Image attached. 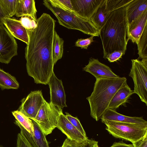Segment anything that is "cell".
Instances as JSON below:
<instances>
[{
	"label": "cell",
	"instance_id": "obj_4",
	"mask_svg": "<svg viewBox=\"0 0 147 147\" xmlns=\"http://www.w3.org/2000/svg\"><path fill=\"white\" fill-rule=\"evenodd\" d=\"M43 4L55 16L60 25L69 29L79 30L88 35L99 36L100 30L90 20L80 17L73 11L56 6L49 0H44Z\"/></svg>",
	"mask_w": 147,
	"mask_h": 147
},
{
	"label": "cell",
	"instance_id": "obj_16",
	"mask_svg": "<svg viewBox=\"0 0 147 147\" xmlns=\"http://www.w3.org/2000/svg\"><path fill=\"white\" fill-rule=\"evenodd\" d=\"M100 119L101 121L106 120L147 126V121L142 117L128 116L120 114L115 110L109 109L105 111Z\"/></svg>",
	"mask_w": 147,
	"mask_h": 147
},
{
	"label": "cell",
	"instance_id": "obj_2",
	"mask_svg": "<svg viewBox=\"0 0 147 147\" xmlns=\"http://www.w3.org/2000/svg\"><path fill=\"white\" fill-rule=\"evenodd\" d=\"M125 6L110 12L104 24L100 30L103 58L115 51L125 54L128 42L127 22Z\"/></svg>",
	"mask_w": 147,
	"mask_h": 147
},
{
	"label": "cell",
	"instance_id": "obj_37",
	"mask_svg": "<svg viewBox=\"0 0 147 147\" xmlns=\"http://www.w3.org/2000/svg\"><path fill=\"white\" fill-rule=\"evenodd\" d=\"M6 18L8 17L0 3V26L4 25V20Z\"/></svg>",
	"mask_w": 147,
	"mask_h": 147
},
{
	"label": "cell",
	"instance_id": "obj_34",
	"mask_svg": "<svg viewBox=\"0 0 147 147\" xmlns=\"http://www.w3.org/2000/svg\"><path fill=\"white\" fill-rule=\"evenodd\" d=\"M85 141L82 142H77L67 138L61 147H83Z\"/></svg>",
	"mask_w": 147,
	"mask_h": 147
},
{
	"label": "cell",
	"instance_id": "obj_28",
	"mask_svg": "<svg viewBox=\"0 0 147 147\" xmlns=\"http://www.w3.org/2000/svg\"><path fill=\"white\" fill-rule=\"evenodd\" d=\"M20 21L23 26L27 30L33 29L37 26V22L30 16H22Z\"/></svg>",
	"mask_w": 147,
	"mask_h": 147
},
{
	"label": "cell",
	"instance_id": "obj_39",
	"mask_svg": "<svg viewBox=\"0 0 147 147\" xmlns=\"http://www.w3.org/2000/svg\"><path fill=\"white\" fill-rule=\"evenodd\" d=\"M0 147H3V146H2L1 145H0Z\"/></svg>",
	"mask_w": 147,
	"mask_h": 147
},
{
	"label": "cell",
	"instance_id": "obj_25",
	"mask_svg": "<svg viewBox=\"0 0 147 147\" xmlns=\"http://www.w3.org/2000/svg\"><path fill=\"white\" fill-rule=\"evenodd\" d=\"M139 58L147 59V25L137 43Z\"/></svg>",
	"mask_w": 147,
	"mask_h": 147
},
{
	"label": "cell",
	"instance_id": "obj_1",
	"mask_svg": "<svg viewBox=\"0 0 147 147\" xmlns=\"http://www.w3.org/2000/svg\"><path fill=\"white\" fill-rule=\"evenodd\" d=\"M55 22L50 15L44 13L37 19L36 28L27 29L26 70L37 84H48L53 72L52 48Z\"/></svg>",
	"mask_w": 147,
	"mask_h": 147
},
{
	"label": "cell",
	"instance_id": "obj_24",
	"mask_svg": "<svg viewBox=\"0 0 147 147\" xmlns=\"http://www.w3.org/2000/svg\"><path fill=\"white\" fill-rule=\"evenodd\" d=\"M12 114L16 120L32 136L34 129L31 119L28 118L19 111H13Z\"/></svg>",
	"mask_w": 147,
	"mask_h": 147
},
{
	"label": "cell",
	"instance_id": "obj_20",
	"mask_svg": "<svg viewBox=\"0 0 147 147\" xmlns=\"http://www.w3.org/2000/svg\"><path fill=\"white\" fill-rule=\"evenodd\" d=\"M37 10L34 0H18L15 15L17 17L29 15L37 22Z\"/></svg>",
	"mask_w": 147,
	"mask_h": 147
},
{
	"label": "cell",
	"instance_id": "obj_30",
	"mask_svg": "<svg viewBox=\"0 0 147 147\" xmlns=\"http://www.w3.org/2000/svg\"><path fill=\"white\" fill-rule=\"evenodd\" d=\"M52 4L60 8L73 11L71 0H49Z\"/></svg>",
	"mask_w": 147,
	"mask_h": 147
},
{
	"label": "cell",
	"instance_id": "obj_3",
	"mask_svg": "<svg viewBox=\"0 0 147 147\" xmlns=\"http://www.w3.org/2000/svg\"><path fill=\"white\" fill-rule=\"evenodd\" d=\"M127 84L125 77L116 79H96L93 90L87 97L90 108V115L98 121L108 107L112 98L118 90Z\"/></svg>",
	"mask_w": 147,
	"mask_h": 147
},
{
	"label": "cell",
	"instance_id": "obj_32",
	"mask_svg": "<svg viewBox=\"0 0 147 147\" xmlns=\"http://www.w3.org/2000/svg\"><path fill=\"white\" fill-rule=\"evenodd\" d=\"M124 55L122 51H115L107 55L106 59L110 62H113L119 60Z\"/></svg>",
	"mask_w": 147,
	"mask_h": 147
},
{
	"label": "cell",
	"instance_id": "obj_15",
	"mask_svg": "<svg viewBox=\"0 0 147 147\" xmlns=\"http://www.w3.org/2000/svg\"><path fill=\"white\" fill-rule=\"evenodd\" d=\"M147 9L137 19L127 25V36L133 43H138L144 29L147 25Z\"/></svg>",
	"mask_w": 147,
	"mask_h": 147
},
{
	"label": "cell",
	"instance_id": "obj_11",
	"mask_svg": "<svg viewBox=\"0 0 147 147\" xmlns=\"http://www.w3.org/2000/svg\"><path fill=\"white\" fill-rule=\"evenodd\" d=\"M48 84L50 90V102L62 109L67 107L66 95L62 82L56 77L54 72Z\"/></svg>",
	"mask_w": 147,
	"mask_h": 147
},
{
	"label": "cell",
	"instance_id": "obj_12",
	"mask_svg": "<svg viewBox=\"0 0 147 147\" xmlns=\"http://www.w3.org/2000/svg\"><path fill=\"white\" fill-rule=\"evenodd\" d=\"M83 70L93 75L96 79H113L120 77L108 66L100 62L98 59L91 58Z\"/></svg>",
	"mask_w": 147,
	"mask_h": 147
},
{
	"label": "cell",
	"instance_id": "obj_26",
	"mask_svg": "<svg viewBox=\"0 0 147 147\" xmlns=\"http://www.w3.org/2000/svg\"><path fill=\"white\" fill-rule=\"evenodd\" d=\"M18 0H0L2 6L8 18L15 15Z\"/></svg>",
	"mask_w": 147,
	"mask_h": 147
},
{
	"label": "cell",
	"instance_id": "obj_6",
	"mask_svg": "<svg viewBox=\"0 0 147 147\" xmlns=\"http://www.w3.org/2000/svg\"><path fill=\"white\" fill-rule=\"evenodd\" d=\"M62 108L54 105L45 99L36 117L33 119L46 136L56 127Z\"/></svg>",
	"mask_w": 147,
	"mask_h": 147
},
{
	"label": "cell",
	"instance_id": "obj_9",
	"mask_svg": "<svg viewBox=\"0 0 147 147\" xmlns=\"http://www.w3.org/2000/svg\"><path fill=\"white\" fill-rule=\"evenodd\" d=\"M45 99L41 90L31 91L21 101L18 110L28 118L34 119L36 117Z\"/></svg>",
	"mask_w": 147,
	"mask_h": 147
},
{
	"label": "cell",
	"instance_id": "obj_5",
	"mask_svg": "<svg viewBox=\"0 0 147 147\" xmlns=\"http://www.w3.org/2000/svg\"><path fill=\"white\" fill-rule=\"evenodd\" d=\"M101 121L106 125V130L114 137L132 143L142 138L147 133V126L108 120Z\"/></svg>",
	"mask_w": 147,
	"mask_h": 147
},
{
	"label": "cell",
	"instance_id": "obj_8",
	"mask_svg": "<svg viewBox=\"0 0 147 147\" xmlns=\"http://www.w3.org/2000/svg\"><path fill=\"white\" fill-rule=\"evenodd\" d=\"M18 45L14 37L3 25L0 26V62L8 64L17 55Z\"/></svg>",
	"mask_w": 147,
	"mask_h": 147
},
{
	"label": "cell",
	"instance_id": "obj_19",
	"mask_svg": "<svg viewBox=\"0 0 147 147\" xmlns=\"http://www.w3.org/2000/svg\"><path fill=\"white\" fill-rule=\"evenodd\" d=\"M134 93V91L126 84L118 90L114 94L110 102L108 109L115 110L120 106L126 102Z\"/></svg>",
	"mask_w": 147,
	"mask_h": 147
},
{
	"label": "cell",
	"instance_id": "obj_22",
	"mask_svg": "<svg viewBox=\"0 0 147 147\" xmlns=\"http://www.w3.org/2000/svg\"><path fill=\"white\" fill-rule=\"evenodd\" d=\"M19 84L15 77L0 69V88L4 89H18Z\"/></svg>",
	"mask_w": 147,
	"mask_h": 147
},
{
	"label": "cell",
	"instance_id": "obj_14",
	"mask_svg": "<svg viewBox=\"0 0 147 147\" xmlns=\"http://www.w3.org/2000/svg\"><path fill=\"white\" fill-rule=\"evenodd\" d=\"M57 127L70 140L82 142L88 138L83 135L65 117L63 113L59 117Z\"/></svg>",
	"mask_w": 147,
	"mask_h": 147
},
{
	"label": "cell",
	"instance_id": "obj_21",
	"mask_svg": "<svg viewBox=\"0 0 147 147\" xmlns=\"http://www.w3.org/2000/svg\"><path fill=\"white\" fill-rule=\"evenodd\" d=\"M109 13L106 9L105 0H104L90 20L100 30L106 22Z\"/></svg>",
	"mask_w": 147,
	"mask_h": 147
},
{
	"label": "cell",
	"instance_id": "obj_13",
	"mask_svg": "<svg viewBox=\"0 0 147 147\" xmlns=\"http://www.w3.org/2000/svg\"><path fill=\"white\" fill-rule=\"evenodd\" d=\"M34 129L32 136L16 120L15 123L20 128V133L26 138L32 147H49L46 136L39 126L33 120L31 119Z\"/></svg>",
	"mask_w": 147,
	"mask_h": 147
},
{
	"label": "cell",
	"instance_id": "obj_31",
	"mask_svg": "<svg viewBox=\"0 0 147 147\" xmlns=\"http://www.w3.org/2000/svg\"><path fill=\"white\" fill-rule=\"evenodd\" d=\"M93 36L86 39H78L75 42V46L77 47H80L81 49H87L88 46L92 42L94 41Z\"/></svg>",
	"mask_w": 147,
	"mask_h": 147
},
{
	"label": "cell",
	"instance_id": "obj_23",
	"mask_svg": "<svg viewBox=\"0 0 147 147\" xmlns=\"http://www.w3.org/2000/svg\"><path fill=\"white\" fill-rule=\"evenodd\" d=\"M64 40L55 31L52 48L53 62L55 65L57 61L61 59L63 53Z\"/></svg>",
	"mask_w": 147,
	"mask_h": 147
},
{
	"label": "cell",
	"instance_id": "obj_17",
	"mask_svg": "<svg viewBox=\"0 0 147 147\" xmlns=\"http://www.w3.org/2000/svg\"><path fill=\"white\" fill-rule=\"evenodd\" d=\"M4 25L14 37L24 42L26 45L28 43L27 30L23 26L20 20L6 18L4 20Z\"/></svg>",
	"mask_w": 147,
	"mask_h": 147
},
{
	"label": "cell",
	"instance_id": "obj_35",
	"mask_svg": "<svg viewBox=\"0 0 147 147\" xmlns=\"http://www.w3.org/2000/svg\"><path fill=\"white\" fill-rule=\"evenodd\" d=\"M132 144L134 147H147V133L142 138Z\"/></svg>",
	"mask_w": 147,
	"mask_h": 147
},
{
	"label": "cell",
	"instance_id": "obj_33",
	"mask_svg": "<svg viewBox=\"0 0 147 147\" xmlns=\"http://www.w3.org/2000/svg\"><path fill=\"white\" fill-rule=\"evenodd\" d=\"M17 147H32L26 138L20 133L18 134Z\"/></svg>",
	"mask_w": 147,
	"mask_h": 147
},
{
	"label": "cell",
	"instance_id": "obj_7",
	"mask_svg": "<svg viewBox=\"0 0 147 147\" xmlns=\"http://www.w3.org/2000/svg\"><path fill=\"white\" fill-rule=\"evenodd\" d=\"M132 66L129 74L134 83V93L147 105V59L131 60Z\"/></svg>",
	"mask_w": 147,
	"mask_h": 147
},
{
	"label": "cell",
	"instance_id": "obj_38",
	"mask_svg": "<svg viewBox=\"0 0 147 147\" xmlns=\"http://www.w3.org/2000/svg\"><path fill=\"white\" fill-rule=\"evenodd\" d=\"M110 147H134L132 144H127L121 141L115 142Z\"/></svg>",
	"mask_w": 147,
	"mask_h": 147
},
{
	"label": "cell",
	"instance_id": "obj_10",
	"mask_svg": "<svg viewBox=\"0 0 147 147\" xmlns=\"http://www.w3.org/2000/svg\"><path fill=\"white\" fill-rule=\"evenodd\" d=\"M73 11L80 17L90 20L104 0H71Z\"/></svg>",
	"mask_w": 147,
	"mask_h": 147
},
{
	"label": "cell",
	"instance_id": "obj_29",
	"mask_svg": "<svg viewBox=\"0 0 147 147\" xmlns=\"http://www.w3.org/2000/svg\"><path fill=\"white\" fill-rule=\"evenodd\" d=\"M65 117L71 123L75 126L84 136L87 137L86 132L84 129L79 120L77 118L71 116L69 113L65 112Z\"/></svg>",
	"mask_w": 147,
	"mask_h": 147
},
{
	"label": "cell",
	"instance_id": "obj_27",
	"mask_svg": "<svg viewBox=\"0 0 147 147\" xmlns=\"http://www.w3.org/2000/svg\"><path fill=\"white\" fill-rule=\"evenodd\" d=\"M132 0H105L106 8L109 13L126 6Z\"/></svg>",
	"mask_w": 147,
	"mask_h": 147
},
{
	"label": "cell",
	"instance_id": "obj_18",
	"mask_svg": "<svg viewBox=\"0 0 147 147\" xmlns=\"http://www.w3.org/2000/svg\"><path fill=\"white\" fill-rule=\"evenodd\" d=\"M125 7L128 25L147 9V0H132Z\"/></svg>",
	"mask_w": 147,
	"mask_h": 147
},
{
	"label": "cell",
	"instance_id": "obj_36",
	"mask_svg": "<svg viewBox=\"0 0 147 147\" xmlns=\"http://www.w3.org/2000/svg\"><path fill=\"white\" fill-rule=\"evenodd\" d=\"M83 147H98V142L88 138L85 141Z\"/></svg>",
	"mask_w": 147,
	"mask_h": 147
}]
</instances>
